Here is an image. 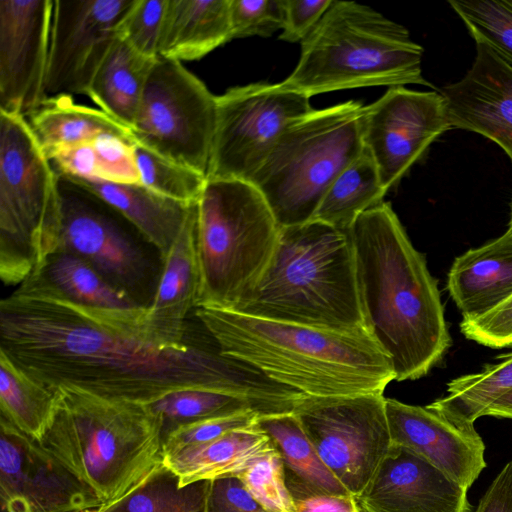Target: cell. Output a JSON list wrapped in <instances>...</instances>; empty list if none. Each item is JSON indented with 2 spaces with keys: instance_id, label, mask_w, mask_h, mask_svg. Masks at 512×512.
<instances>
[{
  "instance_id": "obj_1",
  "label": "cell",
  "mask_w": 512,
  "mask_h": 512,
  "mask_svg": "<svg viewBox=\"0 0 512 512\" xmlns=\"http://www.w3.org/2000/svg\"><path fill=\"white\" fill-rule=\"evenodd\" d=\"M145 311L75 303L34 273L0 302V352L54 391L74 387L150 405L203 389L246 398L260 415L289 398L287 386L223 354L207 330L181 344L160 343L145 327Z\"/></svg>"
},
{
  "instance_id": "obj_2",
  "label": "cell",
  "mask_w": 512,
  "mask_h": 512,
  "mask_svg": "<svg viewBox=\"0 0 512 512\" xmlns=\"http://www.w3.org/2000/svg\"><path fill=\"white\" fill-rule=\"evenodd\" d=\"M365 326L389 356L395 380H416L451 345L437 280L390 203L361 214L348 230Z\"/></svg>"
},
{
  "instance_id": "obj_3",
  "label": "cell",
  "mask_w": 512,
  "mask_h": 512,
  "mask_svg": "<svg viewBox=\"0 0 512 512\" xmlns=\"http://www.w3.org/2000/svg\"><path fill=\"white\" fill-rule=\"evenodd\" d=\"M221 352L308 396L383 394L391 359L366 327L339 331L197 308Z\"/></svg>"
},
{
  "instance_id": "obj_4",
  "label": "cell",
  "mask_w": 512,
  "mask_h": 512,
  "mask_svg": "<svg viewBox=\"0 0 512 512\" xmlns=\"http://www.w3.org/2000/svg\"><path fill=\"white\" fill-rule=\"evenodd\" d=\"M233 311L329 330L366 327L349 232L314 219L280 227L266 270Z\"/></svg>"
},
{
  "instance_id": "obj_5",
  "label": "cell",
  "mask_w": 512,
  "mask_h": 512,
  "mask_svg": "<svg viewBox=\"0 0 512 512\" xmlns=\"http://www.w3.org/2000/svg\"><path fill=\"white\" fill-rule=\"evenodd\" d=\"M52 421L38 443L86 483L103 505L164 463L162 420L148 404L59 387Z\"/></svg>"
},
{
  "instance_id": "obj_6",
  "label": "cell",
  "mask_w": 512,
  "mask_h": 512,
  "mask_svg": "<svg viewBox=\"0 0 512 512\" xmlns=\"http://www.w3.org/2000/svg\"><path fill=\"white\" fill-rule=\"evenodd\" d=\"M423 52L404 26L371 7L332 0L281 84L308 97L370 86L434 88L422 75Z\"/></svg>"
},
{
  "instance_id": "obj_7",
  "label": "cell",
  "mask_w": 512,
  "mask_h": 512,
  "mask_svg": "<svg viewBox=\"0 0 512 512\" xmlns=\"http://www.w3.org/2000/svg\"><path fill=\"white\" fill-rule=\"evenodd\" d=\"M279 232L270 206L252 183L207 179L196 203L195 309L234 310L266 270Z\"/></svg>"
},
{
  "instance_id": "obj_8",
  "label": "cell",
  "mask_w": 512,
  "mask_h": 512,
  "mask_svg": "<svg viewBox=\"0 0 512 512\" xmlns=\"http://www.w3.org/2000/svg\"><path fill=\"white\" fill-rule=\"evenodd\" d=\"M364 105L312 110L278 138L250 179L280 227L310 221L333 181L364 151Z\"/></svg>"
},
{
  "instance_id": "obj_9",
  "label": "cell",
  "mask_w": 512,
  "mask_h": 512,
  "mask_svg": "<svg viewBox=\"0 0 512 512\" xmlns=\"http://www.w3.org/2000/svg\"><path fill=\"white\" fill-rule=\"evenodd\" d=\"M56 175L26 118L0 111V277L20 285L57 249Z\"/></svg>"
},
{
  "instance_id": "obj_10",
  "label": "cell",
  "mask_w": 512,
  "mask_h": 512,
  "mask_svg": "<svg viewBox=\"0 0 512 512\" xmlns=\"http://www.w3.org/2000/svg\"><path fill=\"white\" fill-rule=\"evenodd\" d=\"M217 101L181 62L158 57L147 78L131 135L135 143L207 177Z\"/></svg>"
},
{
  "instance_id": "obj_11",
  "label": "cell",
  "mask_w": 512,
  "mask_h": 512,
  "mask_svg": "<svg viewBox=\"0 0 512 512\" xmlns=\"http://www.w3.org/2000/svg\"><path fill=\"white\" fill-rule=\"evenodd\" d=\"M293 414L323 463L357 497L392 447L383 394L304 395Z\"/></svg>"
},
{
  "instance_id": "obj_12",
  "label": "cell",
  "mask_w": 512,
  "mask_h": 512,
  "mask_svg": "<svg viewBox=\"0 0 512 512\" xmlns=\"http://www.w3.org/2000/svg\"><path fill=\"white\" fill-rule=\"evenodd\" d=\"M207 179L249 182L281 134L313 110L310 97L281 83H251L216 96Z\"/></svg>"
},
{
  "instance_id": "obj_13",
  "label": "cell",
  "mask_w": 512,
  "mask_h": 512,
  "mask_svg": "<svg viewBox=\"0 0 512 512\" xmlns=\"http://www.w3.org/2000/svg\"><path fill=\"white\" fill-rule=\"evenodd\" d=\"M58 187L61 227L56 250L82 258L113 286L147 307L157 284L154 266L117 220L118 213L63 177L58 176Z\"/></svg>"
},
{
  "instance_id": "obj_14",
  "label": "cell",
  "mask_w": 512,
  "mask_h": 512,
  "mask_svg": "<svg viewBox=\"0 0 512 512\" xmlns=\"http://www.w3.org/2000/svg\"><path fill=\"white\" fill-rule=\"evenodd\" d=\"M451 128L445 100L437 91L389 87L364 106V148L384 190L397 185L430 144Z\"/></svg>"
},
{
  "instance_id": "obj_15",
  "label": "cell",
  "mask_w": 512,
  "mask_h": 512,
  "mask_svg": "<svg viewBox=\"0 0 512 512\" xmlns=\"http://www.w3.org/2000/svg\"><path fill=\"white\" fill-rule=\"evenodd\" d=\"M0 505L8 512H77L102 502L38 441L0 417Z\"/></svg>"
},
{
  "instance_id": "obj_16",
  "label": "cell",
  "mask_w": 512,
  "mask_h": 512,
  "mask_svg": "<svg viewBox=\"0 0 512 512\" xmlns=\"http://www.w3.org/2000/svg\"><path fill=\"white\" fill-rule=\"evenodd\" d=\"M135 0H54L47 97L86 95L117 37V26Z\"/></svg>"
},
{
  "instance_id": "obj_17",
  "label": "cell",
  "mask_w": 512,
  "mask_h": 512,
  "mask_svg": "<svg viewBox=\"0 0 512 512\" xmlns=\"http://www.w3.org/2000/svg\"><path fill=\"white\" fill-rule=\"evenodd\" d=\"M54 0H0V111L25 118L47 98Z\"/></svg>"
},
{
  "instance_id": "obj_18",
  "label": "cell",
  "mask_w": 512,
  "mask_h": 512,
  "mask_svg": "<svg viewBox=\"0 0 512 512\" xmlns=\"http://www.w3.org/2000/svg\"><path fill=\"white\" fill-rule=\"evenodd\" d=\"M393 445L405 447L469 489L486 467L485 444L474 425H462L429 405L385 398Z\"/></svg>"
},
{
  "instance_id": "obj_19",
  "label": "cell",
  "mask_w": 512,
  "mask_h": 512,
  "mask_svg": "<svg viewBox=\"0 0 512 512\" xmlns=\"http://www.w3.org/2000/svg\"><path fill=\"white\" fill-rule=\"evenodd\" d=\"M474 40L472 67L440 94L452 128L492 140L512 161V63L487 42Z\"/></svg>"
},
{
  "instance_id": "obj_20",
  "label": "cell",
  "mask_w": 512,
  "mask_h": 512,
  "mask_svg": "<svg viewBox=\"0 0 512 512\" xmlns=\"http://www.w3.org/2000/svg\"><path fill=\"white\" fill-rule=\"evenodd\" d=\"M467 490L415 452L392 444L355 498L360 512H472Z\"/></svg>"
},
{
  "instance_id": "obj_21",
  "label": "cell",
  "mask_w": 512,
  "mask_h": 512,
  "mask_svg": "<svg viewBox=\"0 0 512 512\" xmlns=\"http://www.w3.org/2000/svg\"><path fill=\"white\" fill-rule=\"evenodd\" d=\"M195 229L196 203L161 261L156 288L144 315L147 331L162 344H181L193 334L187 329L186 318L196 308L199 290Z\"/></svg>"
},
{
  "instance_id": "obj_22",
  "label": "cell",
  "mask_w": 512,
  "mask_h": 512,
  "mask_svg": "<svg viewBox=\"0 0 512 512\" xmlns=\"http://www.w3.org/2000/svg\"><path fill=\"white\" fill-rule=\"evenodd\" d=\"M447 289L462 319L480 316L512 295V225L497 239L458 256Z\"/></svg>"
},
{
  "instance_id": "obj_23",
  "label": "cell",
  "mask_w": 512,
  "mask_h": 512,
  "mask_svg": "<svg viewBox=\"0 0 512 512\" xmlns=\"http://www.w3.org/2000/svg\"><path fill=\"white\" fill-rule=\"evenodd\" d=\"M65 179L96 196L120 214L156 249L161 261L195 204L188 205L164 197L143 185L116 184L98 179Z\"/></svg>"
},
{
  "instance_id": "obj_24",
  "label": "cell",
  "mask_w": 512,
  "mask_h": 512,
  "mask_svg": "<svg viewBox=\"0 0 512 512\" xmlns=\"http://www.w3.org/2000/svg\"><path fill=\"white\" fill-rule=\"evenodd\" d=\"M270 437L256 422L212 441L164 455V464L179 477V485L237 477L260 458L276 451Z\"/></svg>"
},
{
  "instance_id": "obj_25",
  "label": "cell",
  "mask_w": 512,
  "mask_h": 512,
  "mask_svg": "<svg viewBox=\"0 0 512 512\" xmlns=\"http://www.w3.org/2000/svg\"><path fill=\"white\" fill-rule=\"evenodd\" d=\"M230 40V0H168L159 57L198 60Z\"/></svg>"
},
{
  "instance_id": "obj_26",
  "label": "cell",
  "mask_w": 512,
  "mask_h": 512,
  "mask_svg": "<svg viewBox=\"0 0 512 512\" xmlns=\"http://www.w3.org/2000/svg\"><path fill=\"white\" fill-rule=\"evenodd\" d=\"M156 59L141 55L116 37L95 72L86 96L131 131Z\"/></svg>"
},
{
  "instance_id": "obj_27",
  "label": "cell",
  "mask_w": 512,
  "mask_h": 512,
  "mask_svg": "<svg viewBox=\"0 0 512 512\" xmlns=\"http://www.w3.org/2000/svg\"><path fill=\"white\" fill-rule=\"evenodd\" d=\"M26 120L48 159L61 149L103 134L132 137L129 129L100 109L77 104L66 94L47 97Z\"/></svg>"
},
{
  "instance_id": "obj_28",
  "label": "cell",
  "mask_w": 512,
  "mask_h": 512,
  "mask_svg": "<svg viewBox=\"0 0 512 512\" xmlns=\"http://www.w3.org/2000/svg\"><path fill=\"white\" fill-rule=\"evenodd\" d=\"M257 423L281 455L286 484L320 494L352 496L323 463L293 412L259 416Z\"/></svg>"
},
{
  "instance_id": "obj_29",
  "label": "cell",
  "mask_w": 512,
  "mask_h": 512,
  "mask_svg": "<svg viewBox=\"0 0 512 512\" xmlns=\"http://www.w3.org/2000/svg\"><path fill=\"white\" fill-rule=\"evenodd\" d=\"M386 193L364 148L330 185L312 219L348 231L361 214L382 203Z\"/></svg>"
},
{
  "instance_id": "obj_30",
  "label": "cell",
  "mask_w": 512,
  "mask_h": 512,
  "mask_svg": "<svg viewBox=\"0 0 512 512\" xmlns=\"http://www.w3.org/2000/svg\"><path fill=\"white\" fill-rule=\"evenodd\" d=\"M69 300L93 308L135 310L144 306L107 281L77 255L56 250L35 272Z\"/></svg>"
},
{
  "instance_id": "obj_31",
  "label": "cell",
  "mask_w": 512,
  "mask_h": 512,
  "mask_svg": "<svg viewBox=\"0 0 512 512\" xmlns=\"http://www.w3.org/2000/svg\"><path fill=\"white\" fill-rule=\"evenodd\" d=\"M57 392L41 384L0 352V417L40 441L57 407Z\"/></svg>"
},
{
  "instance_id": "obj_32",
  "label": "cell",
  "mask_w": 512,
  "mask_h": 512,
  "mask_svg": "<svg viewBox=\"0 0 512 512\" xmlns=\"http://www.w3.org/2000/svg\"><path fill=\"white\" fill-rule=\"evenodd\" d=\"M164 463L120 499L103 505L102 512H206L211 480L183 487Z\"/></svg>"
},
{
  "instance_id": "obj_33",
  "label": "cell",
  "mask_w": 512,
  "mask_h": 512,
  "mask_svg": "<svg viewBox=\"0 0 512 512\" xmlns=\"http://www.w3.org/2000/svg\"><path fill=\"white\" fill-rule=\"evenodd\" d=\"M477 373L460 376L447 385V395L429 404L462 425L486 416L490 405L512 389V353L499 356Z\"/></svg>"
},
{
  "instance_id": "obj_34",
  "label": "cell",
  "mask_w": 512,
  "mask_h": 512,
  "mask_svg": "<svg viewBox=\"0 0 512 512\" xmlns=\"http://www.w3.org/2000/svg\"><path fill=\"white\" fill-rule=\"evenodd\" d=\"M149 406L162 420L163 443L180 426L248 410L256 412L246 398L203 389L176 391Z\"/></svg>"
},
{
  "instance_id": "obj_35",
  "label": "cell",
  "mask_w": 512,
  "mask_h": 512,
  "mask_svg": "<svg viewBox=\"0 0 512 512\" xmlns=\"http://www.w3.org/2000/svg\"><path fill=\"white\" fill-rule=\"evenodd\" d=\"M134 154L141 185L184 204L197 203L207 182L204 174L138 143Z\"/></svg>"
},
{
  "instance_id": "obj_36",
  "label": "cell",
  "mask_w": 512,
  "mask_h": 512,
  "mask_svg": "<svg viewBox=\"0 0 512 512\" xmlns=\"http://www.w3.org/2000/svg\"><path fill=\"white\" fill-rule=\"evenodd\" d=\"M473 39L491 45L512 63V9L504 0L448 1Z\"/></svg>"
},
{
  "instance_id": "obj_37",
  "label": "cell",
  "mask_w": 512,
  "mask_h": 512,
  "mask_svg": "<svg viewBox=\"0 0 512 512\" xmlns=\"http://www.w3.org/2000/svg\"><path fill=\"white\" fill-rule=\"evenodd\" d=\"M237 478L260 506L268 512H297L285 480L278 450L260 458Z\"/></svg>"
},
{
  "instance_id": "obj_38",
  "label": "cell",
  "mask_w": 512,
  "mask_h": 512,
  "mask_svg": "<svg viewBox=\"0 0 512 512\" xmlns=\"http://www.w3.org/2000/svg\"><path fill=\"white\" fill-rule=\"evenodd\" d=\"M168 0H135L117 26V37L148 58L159 57Z\"/></svg>"
},
{
  "instance_id": "obj_39",
  "label": "cell",
  "mask_w": 512,
  "mask_h": 512,
  "mask_svg": "<svg viewBox=\"0 0 512 512\" xmlns=\"http://www.w3.org/2000/svg\"><path fill=\"white\" fill-rule=\"evenodd\" d=\"M132 137L103 134L93 140L98 180L116 184L141 185Z\"/></svg>"
},
{
  "instance_id": "obj_40",
  "label": "cell",
  "mask_w": 512,
  "mask_h": 512,
  "mask_svg": "<svg viewBox=\"0 0 512 512\" xmlns=\"http://www.w3.org/2000/svg\"><path fill=\"white\" fill-rule=\"evenodd\" d=\"M232 39L272 35L282 29L284 0H230Z\"/></svg>"
},
{
  "instance_id": "obj_41",
  "label": "cell",
  "mask_w": 512,
  "mask_h": 512,
  "mask_svg": "<svg viewBox=\"0 0 512 512\" xmlns=\"http://www.w3.org/2000/svg\"><path fill=\"white\" fill-rule=\"evenodd\" d=\"M252 410L196 421L171 432L163 443L164 455L178 449L212 441L230 431L246 428L257 422Z\"/></svg>"
},
{
  "instance_id": "obj_42",
  "label": "cell",
  "mask_w": 512,
  "mask_h": 512,
  "mask_svg": "<svg viewBox=\"0 0 512 512\" xmlns=\"http://www.w3.org/2000/svg\"><path fill=\"white\" fill-rule=\"evenodd\" d=\"M460 330L467 339L484 346H512V295L480 316L462 319Z\"/></svg>"
},
{
  "instance_id": "obj_43",
  "label": "cell",
  "mask_w": 512,
  "mask_h": 512,
  "mask_svg": "<svg viewBox=\"0 0 512 512\" xmlns=\"http://www.w3.org/2000/svg\"><path fill=\"white\" fill-rule=\"evenodd\" d=\"M332 0H284L281 40L303 42L322 19Z\"/></svg>"
},
{
  "instance_id": "obj_44",
  "label": "cell",
  "mask_w": 512,
  "mask_h": 512,
  "mask_svg": "<svg viewBox=\"0 0 512 512\" xmlns=\"http://www.w3.org/2000/svg\"><path fill=\"white\" fill-rule=\"evenodd\" d=\"M206 512H268L258 504L237 477L211 480Z\"/></svg>"
},
{
  "instance_id": "obj_45",
  "label": "cell",
  "mask_w": 512,
  "mask_h": 512,
  "mask_svg": "<svg viewBox=\"0 0 512 512\" xmlns=\"http://www.w3.org/2000/svg\"><path fill=\"white\" fill-rule=\"evenodd\" d=\"M297 512H360L356 498L320 494L297 484H286Z\"/></svg>"
},
{
  "instance_id": "obj_46",
  "label": "cell",
  "mask_w": 512,
  "mask_h": 512,
  "mask_svg": "<svg viewBox=\"0 0 512 512\" xmlns=\"http://www.w3.org/2000/svg\"><path fill=\"white\" fill-rule=\"evenodd\" d=\"M474 512H512V461L494 478Z\"/></svg>"
},
{
  "instance_id": "obj_47",
  "label": "cell",
  "mask_w": 512,
  "mask_h": 512,
  "mask_svg": "<svg viewBox=\"0 0 512 512\" xmlns=\"http://www.w3.org/2000/svg\"><path fill=\"white\" fill-rule=\"evenodd\" d=\"M486 416L512 419V389L501 395L490 405Z\"/></svg>"
},
{
  "instance_id": "obj_48",
  "label": "cell",
  "mask_w": 512,
  "mask_h": 512,
  "mask_svg": "<svg viewBox=\"0 0 512 512\" xmlns=\"http://www.w3.org/2000/svg\"><path fill=\"white\" fill-rule=\"evenodd\" d=\"M77 512H102V511H100L99 508H94V509H86V510L77 511Z\"/></svg>"
},
{
  "instance_id": "obj_49",
  "label": "cell",
  "mask_w": 512,
  "mask_h": 512,
  "mask_svg": "<svg viewBox=\"0 0 512 512\" xmlns=\"http://www.w3.org/2000/svg\"><path fill=\"white\" fill-rule=\"evenodd\" d=\"M506 5L512 9V0H504Z\"/></svg>"
},
{
  "instance_id": "obj_50",
  "label": "cell",
  "mask_w": 512,
  "mask_h": 512,
  "mask_svg": "<svg viewBox=\"0 0 512 512\" xmlns=\"http://www.w3.org/2000/svg\"><path fill=\"white\" fill-rule=\"evenodd\" d=\"M1 512H8V510L5 507L1 506Z\"/></svg>"
},
{
  "instance_id": "obj_51",
  "label": "cell",
  "mask_w": 512,
  "mask_h": 512,
  "mask_svg": "<svg viewBox=\"0 0 512 512\" xmlns=\"http://www.w3.org/2000/svg\"><path fill=\"white\" fill-rule=\"evenodd\" d=\"M509 224H511V225H512V210H511V219H510Z\"/></svg>"
}]
</instances>
